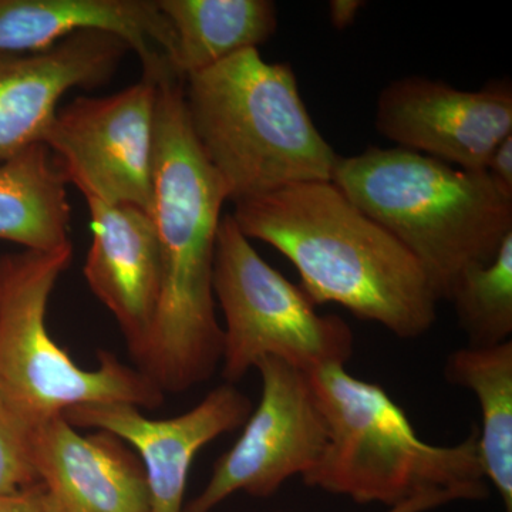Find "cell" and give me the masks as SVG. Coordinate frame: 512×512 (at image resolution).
Listing matches in <instances>:
<instances>
[{"instance_id": "1", "label": "cell", "mask_w": 512, "mask_h": 512, "mask_svg": "<svg viewBox=\"0 0 512 512\" xmlns=\"http://www.w3.org/2000/svg\"><path fill=\"white\" fill-rule=\"evenodd\" d=\"M227 201V188L192 134L183 80H161L151 208L160 245V296L136 362L164 394L207 382L221 363L212 278Z\"/></svg>"}, {"instance_id": "2", "label": "cell", "mask_w": 512, "mask_h": 512, "mask_svg": "<svg viewBox=\"0 0 512 512\" xmlns=\"http://www.w3.org/2000/svg\"><path fill=\"white\" fill-rule=\"evenodd\" d=\"M242 234L285 255L313 305L336 303L400 339L437 318L436 293L416 258L332 181L289 185L235 204Z\"/></svg>"}, {"instance_id": "3", "label": "cell", "mask_w": 512, "mask_h": 512, "mask_svg": "<svg viewBox=\"0 0 512 512\" xmlns=\"http://www.w3.org/2000/svg\"><path fill=\"white\" fill-rule=\"evenodd\" d=\"M192 134L228 201L332 181L340 156L309 116L291 64L245 50L184 79Z\"/></svg>"}, {"instance_id": "4", "label": "cell", "mask_w": 512, "mask_h": 512, "mask_svg": "<svg viewBox=\"0 0 512 512\" xmlns=\"http://www.w3.org/2000/svg\"><path fill=\"white\" fill-rule=\"evenodd\" d=\"M332 183L416 258L439 301L468 269L490 264L512 234V200L485 171L404 148L340 157Z\"/></svg>"}, {"instance_id": "5", "label": "cell", "mask_w": 512, "mask_h": 512, "mask_svg": "<svg viewBox=\"0 0 512 512\" xmlns=\"http://www.w3.org/2000/svg\"><path fill=\"white\" fill-rule=\"evenodd\" d=\"M308 375L328 424L325 451L302 477L308 487L390 508L429 491H450L460 500H485L490 494L477 424L456 446H434L417 436L402 407L379 384L356 379L343 365Z\"/></svg>"}, {"instance_id": "6", "label": "cell", "mask_w": 512, "mask_h": 512, "mask_svg": "<svg viewBox=\"0 0 512 512\" xmlns=\"http://www.w3.org/2000/svg\"><path fill=\"white\" fill-rule=\"evenodd\" d=\"M72 261V244L0 255V406L32 431L84 404L164 403L141 370L109 352L99 353L96 369H83L50 336V296Z\"/></svg>"}, {"instance_id": "7", "label": "cell", "mask_w": 512, "mask_h": 512, "mask_svg": "<svg viewBox=\"0 0 512 512\" xmlns=\"http://www.w3.org/2000/svg\"><path fill=\"white\" fill-rule=\"evenodd\" d=\"M215 302L224 313L222 377L234 384L266 356L278 357L302 372L349 362L353 333L335 315H319L301 286L266 264L224 215L214 259Z\"/></svg>"}, {"instance_id": "8", "label": "cell", "mask_w": 512, "mask_h": 512, "mask_svg": "<svg viewBox=\"0 0 512 512\" xmlns=\"http://www.w3.org/2000/svg\"><path fill=\"white\" fill-rule=\"evenodd\" d=\"M158 84L143 76L120 92L79 97L57 111L43 144L84 200L153 208Z\"/></svg>"}, {"instance_id": "9", "label": "cell", "mask_w": 512, "mask_h": 512, "mask_svg": "<svg viewBox=\"0 0 512 512\" xmlns=\"http://www.w3.org/2000/svg\"><path fill=\"white\" fill-rule=\"evenodd\" d=\"M255 367L262 377L261 402L184 512H211L239 491L271 497L289 478L309 473L325 451L328 424L308 373L274 356L262 357Z\"/></svg>"}, {"instance_id": "10", "label": "cell", "mask_w": 512, "mask_h": 512, "mask_svg": "<svg viewBox=\"0 0 512 512\" xmlns=\"http://www.w3.org/2000/svg\"><path fill=\"white\" fill-rule=\"evenodd\" d=\"M376 128L404 150L485 171L495 147L512 134V87L491 82L466 92L441 80L403 77L380 93Z\"/></svg>"}, {"instance_id": "11", "label": "cell", "mask_w": 512, "mask_h": 512, "mask_svg": "<svg viewBox=\"0 0 512 512\" xmlns=\"http://www.w3.org/2000/svg\"><path fill=\"white\" fill-rule=\"evenodd\" d=\"M251 413L247 394L225 383L171 419H150L140 407L117 402L73 407L63 417L76 429L107 431L137 451L146 473L150 512H184L195 456L217 437L244 426Z\"/></svg>"}, {"instance_id": "12", "label": "cell", "mask_w": 512, "mask_h": 512, "mask_svg": "<svg viewBox=\"0 0 512 512\" xmlns=\"http://www.w3.org/2000/svg\"><path fill=\"white\" fill-rule=\"evenodd\" d=\"M127 52L119 37L80 32L40 52L0 55V163L43 144L64 94L106 82Z\"/></svg>"}, {"instance_id": "13", "label": "cell", "mask_w": 512, "mask_h": 512, "mask_svg": "<svg viewBox=\"0 0 512 512\" xmlns=\"http://www.w3.org/2000/svg\"><path fill=\"white\" fill-rule=\"evenodd\" d=\"M33 464L43 512H150L140 458L107 431L83 436L63 416L46 421Z\"/></svg>"}, {"instance_id": "14", "label": "cell", "mask_w": 512, "mask_h": 512, "mask_svg": "<svg viewBox=\"0 0 512 512\" xmlns=\"http://www.w3.org/2000/svg\"><path fill=\"white\" fill-rule=\"evenodd\" d=\"M80 32L119 37L148 79L175 76L174 30L158 0H0V55L40 52Z\"/></svg>"}, {"instance_id": "15", "label": "cell", "mask_w": 512, "mask_h": 512, "mask_svg": "<svg viewBox=\"0 0 512 512\" xmlns=\"http://www.w3.org/2000/svg\"><path fill=\"white\" fill-rule=\"evenodd\" d=\"M92 244L83 274L93 295L114 316L134 359L140 355L160 296L161 258L151 211L86 200Z\"/></svg>"}, {"instance_id": "16", "label": "cell", "mask_w": 512, "mask_h": 512, "mask_svg": "<svg viewBox=\"0 0 512 512\" xmlns=\"http://www.w3.org/2000/svg\"><path fill=\"white\" fill-rule=\"evenodd\" d=\"M174 30L171 70L178 79L258 49L278 29L271 0H158Z\"/></svg>"}, {"instance_id": "17", "label": "cell", "mask_w": 512, "mask_h": 512, "mask_svg": "<svg viewBox=\"0 0 512 512\" xmlns=\"http://www.w3.org/2000/svg\"><path fill=\"white\" fill-rule=\"evenodd\" d=\"M66 187L45 144L0 163V239L37 252L72 244Z\"/></svg>"}, {"instance_id": "18", "label": "cell", "mask_w": 512, "mask_h": 512, "mask_svg": "<svg viewBox=\"0 0 512 512\" xmlns=\"http://www.w3.org/2000/svg\"><path fill=\"white\" fill-rule=\"evenodd\" d=\"M448 383L476 393L481 409L478 451L490 480L512 512V340L490 348L458 349L444 369Z\"/></svg>"}, {"instance_id": "19", "label": "cell", "mask_w": 512, "mask_h": 512, "mask_svg": "<svg viewBox=\"0 0 512 512\" xmlns=\"http://www.w3.org/2000/svg\"><path fill=\"white\" fill-rule=\"evenodd\" d=\"M448 301L473 348H490L511 340L512 234L490 264L474 266L460 276Z\"/></svg>"}, {"instance_id": "20", "label": "cell", "mask_w": 512, "mask_h": 512, "mask_svg": "<svg viewBox=\"0 0 512 512\" xmlns=\"http://www.w3.org/2000/svg\"><path fill=\"white\" fill-rule=\"evenodd\" d=\"M33 436L35 431L0 406V495L22 493L37 484Z\"/></svg>"}, {"instance_id": "21", "label": "cell", "mask_w": 512, "mask_h": 512, "mask_svg": "<svg viewBox=\"0 0 512 512\" xmlns=\"http://www.w3.org/2000/svg\"><path fill=\"white\" fill-rule=\"evenodd\" d=\"M485 173L498 191L512 200V134L495 147L485 167Z\"/></svg>"}, {"instance_id": "22", "label": "cell", "mask_w": 512, "mask_h": 512, "mask_svg": "<svg viewBox=\"0 0 512 512\" xmlns=\"http://www.w3.org/2000/svg\"><path fill=\"white\" fill-rule=\"evenodd\" d=\"M456 500L460 498L450 491H429V493L416 495L402 504L394 505L387 512H424Z\"/></svg>"}, {"instance_id": "23", "label": "cell", "mask_w": 512, "mask_h": 512, "mask_svg": "<svg viewBox=\"0 0 512 512\" xmlns=\"http://www.w3.org/2000/svg\"><path fill=\"white\" fill-rule=\"evenodd\" d=\"M36 485L22 493L0 495V512H43Z\"/></svg>"}, {"instance_id": "24", "label": "cell", "mask_w": 512, "mask_h": 512, "mask_svg": "<svg viewBox=\"0 0 512 512\" xmlns=\"http://www.w3.org/2000/svg\"><path fill=\"white\" fill-rule=\"evenodd\" d=\"M366 5L362 0H332L329 3L330 22L335 29L345 30L355 23L360 9Z\"/></svg>"}]
</instances>
